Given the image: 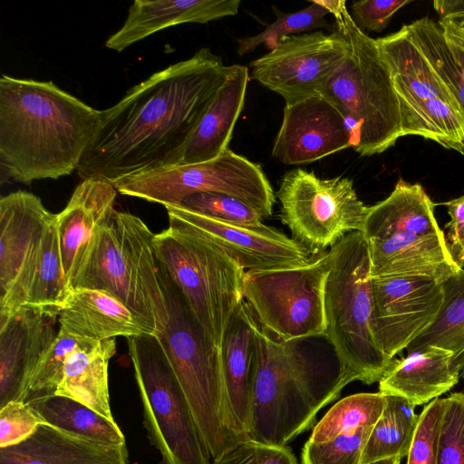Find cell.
Instances as JSON below:
<instances>
[{
	"label": "cell",
	"mask_w": 464,
	"mask_h": 464,
	"mask_svg": "<svg viewBox=\"0 0 464 464\" xmlns=\"http://www.w3.org/2000/svg\"><path fill=\"white\" fill-rule=\"evenodd\" d=\"M232 67L204 47L134 85L102 111L78 176L113 183L179 165L188 140Z\"/></svg>",
	"instance_id": "cell-1"
},
{
	"label": "cell",
	"mask_w": 464,
	"mask_h": 464,
	"mask_svg": "<svg viewBox=\"0 0 464 464\" xmlns=\"http://www.w3.org/2000/svg\"><path fill=\"white\" fill-rule=\"evenodd\" d=\"M102 121L52 81L0 78L1 181L29 185L76 170Z\"/></svg>",
	"instance_id": "cell-2"
},
{
	"label": "cell",
	"mask_w": 464,
	"mask_h": 464,
	"mask_svg": "<svg viewBox=\"0 0 464 464\" xmlns=\"http://www.w3.org/2000/svg\"><path fill=\"white\" fill-rule=\"evenodd\" d=\"M303 341L278 339L256 322L249 439L287 445L350 383L336 355L304 348Z\"/></svg>",
	"instance_id": "cell-3"
},
{
	"label": "cell",
	"mask_w": 464,
	"mask_h": 464,
	"mask_svg": "<svg viewBox=\"0 0 464 464\" xmlns=\"http://www.w3.org/2000/svg\"><path fill=\"white\" fill-rule=\"evenodd\" d=\"M158 277L164 297V311L159 315L155 336L214 459L247 440L237 431L230 411L221 351L207 335L159 261Z\"/></svg>",
	"instance_id": "cell-4"
},
{
	"label": "cell",
	"mask_w": 464,
	"mask_h": 464,
	"mask_svg": "<svg viewBox=\"0 0 464 464\" xmlns=\"http://www.w3.org/2000/svg\"><path fill=\"white\" fill-rule=\"evenodd\" d=\"M334 18L348 53L320 95L343 116L351 147L362 156L380 154L401 136V114L389 67L376 39L354 24L343 0H315Z\"/></svg>",
	"instance_id": "cell-5"
},
{
	"label": "cell",
	"mask_w": 464,
	"mask_h": 464,
	"mask_svg": "<svg viewBox=\"0 0 464 464\" xmlns=\"http://www.w3.org/2000/svg\"><path fill=\"white\" fill-rule=\"evenodd\" d=\"M329 256L325 337L350 382H379L396 359L378 347L372 331L371 261L362 232L346 235L330 248Z\"/></svg>",
	"instance_id": "cell-6"
},
{
	"label": "cell",
	"mask_w": 464,
	"mask_h": 464,
	"mask_svg": "<svg viewBox=\"0 0 464 464\" xmlns=\"http://www.w3.org/2000/svg\"><path fill=\"white\" fill-rule=\"evenodd\" d=\"M153 246L194 316L220 348L229 321L244 300L245 270L218 247L173 224L154 234Z\"/></svg>",
	"instance_id": "cell-7"
},
{
	"label": "cell",
	"mask_w": 464,
	"mask_h": 464,
	"mask_svg": "<svg viewBox=\"0 0 464 464\" xmlns=\"http://www.w3.org/2000/svg\"><path fill=\"white\" fill-rule=\"evenodd\" d=\"M143 411V423L163 464H211L193 413L153 334L127 337Z\"/></svg>",
	"instance_id": "cell-8"
},
{
	"label": "cell",
	"mask_w": 464,
	"mask_h": 464,
	"mask_svg": "<svg viewBox=\"0 0 464 464\" xmlns=\"http://www.w3.org/2000/svg\"><path fill=\"white\" fill-rule=\"evenodd\" d=\"M329 251L292 266L245 271L244 300L259 324L283 341L325 336Z\"/></svg>",
	"instance_id": "cell-9"
},
{
	"label": "cell",
	"mask_w": 464,
	"mask_h": 464,
	"mask_svg": "<svg viewBox=\"0 0 464 464\" xmlns=\"http://www.w3.org/2000/svg\"><path fill=\"white\" fill-rule=\"evenodd\" d=\"M118 193L166 206L187 197L214 192L234 197L264 218L273 212L276 196L261 166L229 148L208 161L140 172L112 183Z\"/></svg>",
	"instance_id": "cell-10"
},
{
	"label": "cell",
	"mask_w": 464,
	"mask_h": 464,
	"mask_svg": "<svg viewBox=\"0 0 464 464\" xmlns=\"http://www.w3.org/2000/svg\"><path fill=\"white\" fill-rule=\"evenodd\" d=\"M277 197L283 224L312 256L362 231L370 208L358 198L352 179H322L300 168L283 176Z\"/></svg>",
	"instance_id": "cell-11"
},
{
	"label": "cell",
	"mask_w": 464,
	"mask_h": 464,
	"mask_svg": "<svg viewBox=\"0 0 464 464\" xmlns=\"http://www.w3.org/2000/svg\"><path fill=\"white\" fill-rule=\"evenodd\" d=\"M149 229L138 216L115 209L102 225L72 290L97 289L114 295L155 335L157 320L141 277V246Z\"/></svg>",
	"instance_id": "cell-12"
},
{
	"label": "cell",
	"mask_w": 464,
	"mask_h": 464,
	"mask_svg": "<svg viewBox=\"0 0 464 464\" xmlns=\"http://www.w3.org/2000/svg\"><path fill=\"white\" fill-rule=\"evenodd\" d=\"M347 53L346 40L334 29L294 34L251 62L249 77L294 103L320 94Z\"/></svg>",
	"instance_id": "cell-13"
},
{
	"label": "cell",
	"mask_w": 464,
	"mask_h": 464,
	"mask_svg": "<svg viewBox=\"0 0 464 464\" xmlns=\"http://www.w3.org/2000/svg\"><path fill=\"white\" fill-rule=\"evenodd\" d=\"M56 214L36 195L17 190L0 198V317L24 306Z\"/></svg>",
	"instance_id": "cell-14"
},
{
	"label": "cell",
	"mask_w": 464,
	"mask_h": 464,
	"mask_svg": "<svg viewBox=\"0 0 464 464\" xmlns=\"http://www.w3.org/2000/svg\"><path fill=\"white\" fill-rule=\"evenodd\" d=\"M372 295L374 340L394 359L434 322L444 301V289L442 283L426 277H375Z\"/></svg>",
	"instance_id": "cell-15"
},
{
	"label": "cell",
	"mask_w": 464,
	"mask_h": 464,
	"mask_svg": "<svg viewBox=\"0 0 464 464\" xmlns=\"http://www.w3.org/2000/svg\"><path fill=\"white\" fill-rule=\"evenodd\" d=\"M169 224L218 247L245 271L292 266L313 256L295 239L263 224L250 227L208 218L179 206H166Z\"/></svg>",
	"instance_id": "cell-16"
},
{
	"label": "cell",
	"mask_w": 464,
	"mask_h": 464,
	"mask_svg": "<svg viewBox=\"0 0 464 464\" xmlns=\"http://www.w3.org/2000/svg\"><path fill=\"white\" fill-rule=\"evenodd\" d=\"M351 147L340 112L322 95L285 104L272 156L286 165L307 164Z\"/></svg>",
	"instance_id": "cell-17"
},
{
	"label": "cell",
	"mask_w": 464,
	"mask_h": 464,
	"mask_svg": "<svg viewBox=\"0 0 464 464\" xmlns=\"http://www.w3.org/2000/svg\"><path fill=\"white\" fill-rule=\"evenodd\" d=\"M60 311L25 304L0 317V407L17 400L58 332Z\"/></svg>",
	"instance_id": "cell-18"
},
{
	"label": "cell",
	"mask_w": 464,
	"mask_h": 464,
	"mask_svg": "<svg viewBox=\"0 0 464 464\" xmlns=\"http://www.w3.org/2000/svg\"><path fill=\"white\" fill-rule=\"evenodd\" d=\"M117 193L111 182L97 179L82 180L65 208L56 214L62 262L72 288L102 225L115 210Z\"/></svg>",
	"instance_id": "cell-19"
},
{
	"label": "cell",
	"mask_w": 464,
	"mask_h": 464,
	"mask_svg": "<svg viewBox=\"0 0 464 464\" xmlns=\"http://www.w3.org/2000/svg\"><path fill=\"white\" fill-rule=\"evenodd\" d=\"M366 242L371 278L414 276L443 283L462 269L452 256L445 235L399 234Z\"/></svg>",
	"instance_id": "cell-20"
},
{
	"label": "cell",
	"mask_w": 464,
	"mask_h": 464,
	"mask_svg": "<svg viewBox=\"0 0 464 464\" xmlns=\"http://www.w3.org/2000/svg\"><path fill=\"white\" fill-rule=\"evenodd\" d=\"M240 0H135L122 26L105 42L108 49L121 52L168 27L207 24L238 13Z\"/></svg>",
	"instance_id": "cell-21"
},
{
	"label": "cell",
	"mask_w": 464,
	"mask_h": 464,
	"mask_svg": "<svg viewBox=\"0 0 464 464\" xmlns=\"http://www.w3.org/2000/svg\"><path fill=\"white\" fill-rule=\"evenodd\" d=\"M376 41L392 75L401 117L432 99L442 100L461 112L450 91L414 43L408 24Z\"/></svg>",
	"instance_id": "cell-22"
},
{
	"label": "cell",
	"mask_w": 464,
	"mask_h": 464,
	"mask_svg": "<svg viewBox=\"0 0 464 464\" xmlns=\"http://www.w3.org/2000/svg\"><path fill=\"white\" fill-rule=\"evenodd\" d=\"M0 464H128L126 445H111L41 424L18 445L0 448Z\"/></svg>",
	"instance_id": "cell-23"
},
{
	"label": "cell",
	"mask_w": 464,
	"mask_h": 464,
	"mask_svg": "<svg viewBox=\"0 0 464 464\" xmlns=\"http://www.w3.org/2000/svg\"><path fill=\"white\" fill-rule=\"evenodd\" d=\"M453 353L437 345L407 351L379 382V392L396 395L418 406L450 391L460 377L453 363Z\"/></svg>",
	"instance_id": "cell-24"
},
{
	"label": "cell",
	"mask_w": 464,
	"mask_h": 464,
	"mask_svg": "<svg viewBox=\"0 0 464 464\" xmlns=\"http://www.w3.org/2000/svg\"><path fill=\"white\" fill-rule=\"evenodd\" d=\"M58 323L69 334L95 342L151 334L122 302L97 289H73Z\"/></svg>",
	"instance_id": "cell-25"
},
{
	"label": "cell",
	"mask_w": 464,
	"mask_h": 464,
	"mask_svg": "<svg viewBox=\"0 0 464 464\" xmlns=\"http://www.w3.org/2000/svg\"><path fill=\"white\" fill-rule=\"evenodd\" d=\"M249 69L233 64L188 140L181 163L196 164L218 158L230 142L236 122L243 111Z\"/></svg>",
	"instance_id": "cell-26"
},
{
	"label": "cell",
	"mask_w": 464,
	"mask_h": 464,
	"mask_svg": "<svg viewBox=\"0 0 464 464\" xmlns=\"http://www.w3.org/2000/svg\"><path fill=\"white\" fill-rule=\"evenodd\" d=\"M257 320L247 303L237 307L220 346L227 396L237 431L249 439L254 331Z\"/></svg>",
	"instance_id": "cell-27"
},
{
	"label": "cell",
	"mask_w": 464,
	"mask_h": 464,
	"mask_svg": "<svg viewBox=\"0 0 464 464\" xmlns=\"http://www.w3.org/2000/svg\"><path fill=\"white\" fill-rule=\"evenodd\" d=\"M434 208L421 185L400 179L385 199L370 207L362 232L366 240L399 234L444 235Z\"/></svg>",
	"instance_id": "cell-28"
},
{
	"label": "cell",
	"mask_w": 464,
	"mask_h": 464,
	"mask_svg": "<svg viewBox=\"0 0 464 464\" xmlns=\"http://www.w3.org/2000/svg\"><path fill=\"white\" fill-rule=\"evenodd\" d=\"M116 353L115 338L72 352L64 365L55 395L81 402L111 421L108 368Z\"/></svg>",
	"instance_id": "cell-29"
},
{
	"label": "cell",
	"mask_w": 464,
	"mask_h": 464,
	"mask_svg": "<svg viewBox=\"0 0 464 464\" xmlns=\"http://www.w3.org/2000/svg\"><path fill=\"white\" fill-rule=\"evenodd\" d=\"M43 423L102 443L126 445L116 421L72 399L53 395L27 403Z\"/></svg>",
	"instance_id": "cell-30"
},
{
	"label": "cell",
	"mask_w": 464,
	"mask_h": 464,
	"mask_svg": "<svg viewBox=\"0 0 464 464\" xmlns=\"http://www.w3.org/2000/svg\"><path fill=\"white\" fill-rule=\"evenodd\" d=\"M415 407L402 397L385 395L383 411L363 448L361 464L407 456L420 417Z\"/></svg>",
	"instance_id": "cell-31"
},
{
	"label": "cell",
	"mask_w": 464,
	"mask_h": 464,
	"mask_svg": "<svg viewBox=\"0 0 464 464\" xmlns=\"http://www.w3.org/2000/svg\"><path fill=\"white\" fill-rule=\"evenodd\" d=\"M409 135L464 155V115L442 100H429L401 117V136Z\"/></svg>",
	"instance_id": "cell-32"
},
{
	"label": "cell",
	"mask_w": 464,
	"mask_h": 464,
	"mask_svg": "<svg viewBox=\"0 0 464 464\" xmlns=\"http://www.w3.org/2000/svg\"><path fill=\"white\" fill-rule=\"evenodd\" d=\"M444 301L434 322L413 340L406 351L437 345L453 353L452 361L464 353V268L442 283Z\"/></svg>",
	"instance_id": "cell-33"
},
{
	"label": "cell",
	"mask_w": 464,
	"mask_h": 464,
	"mask_svg": "<svg viewBox=\"0 0 464 464\" xmlns=\"http://www.w3.org/2000/svg\"><path fill=\"white\" fill-rule=\"evenodd\" d=\"M55 219L56 216L44 235L25 304L61 311L72 288L64 273Z\"/></svg>",
	"instance_id": "cell-34"
},
{
	"label": "cell",
	"mask_w": 464,
	"mask_h": 464,
	"mask_svg": "<svg viewBox=\"0 0 464 464\" xmlns=\"http://www.w3.org/2000/svg\"><path fill=\"white\" fill-rule=\"evenodd\" d=\"M385 405V395L356 393L335 403L315 425L309 440L325 442L353 432L362 427L374 426Z\"/></svg>",
	"instance_id": "cell-35"
},
{
	"label": "cell",
	"mask_w": 464,
	"mask_h": 464,
	"mask_svg": "<svg viewBox=\"0 0 464 464\" xmlns=\"http://www.w3.org/2000/svg\"><path fill=\"white\" fill-rule=\"evenodd\" d=\"M408 27L414 43L450 91L464 115V72L450 50L439 22L424 16Z\"/></svg>",
	"instance_id": "cell-36"
},
{
	"label": "cell",
	"mask_w": 464,
	"mask_h": 464,
	"mask_svg": "<svg viewBox=\"0 0 464 464\" xmlns=\"http://www.w3.org/2000/svg\"><path fill=\"white\" fill-rule=\"evenodd\" d=\"M310 3L309 6L292 13L283 12L273 5L276 20L266 24V27L257 34L237 38V54L250 53L261 44L271 51L278 45L284 37L305 34V32L315 29H332L333 31L334 25H331L325 18V15L329 14L328 10L315 0L310 1Z\"/></svg>",
	"instance_id": "cell-37"
},
{
	"label": "cell",
	"mask_w": 464,
	"mask_h": 464,
	"mask_svg": "<svg viewBox=\"0 0 464 464\" xmlns=\"http://www.w3.org/2000/svg\"><path fill=\"white\" fill-rule=\"evenodd\" d=\"M95 343L97 342L69 334L59 327L53 344L34 370L17 400L28 403L55 395L69 355Z\"/></svg>",
	"instance_id": "cell-38"
},
{
	"label": "cell",
	"mask_w": 464,
	"mask_h": 464,
	"mask_svg": "<svg viewBox=\"0 0 464 464\" xmlns=\"http://www.w3.org/2000/svg\"><path fill=\"white\" fill-rule=\"evenodd\" d=\"M179 207L189 211L235 225L256 227L264 217L254 208L231 196L200 192L185 198Z\"/></svg>",
	"instance_id": "cell-39"
},
{
	"label": "cell",
	"mask_w": 464,
	"mask_h": 464,
	"mask_svg": "<svg viewBox=\"0 0 464 464\" xmlns=\"http://www.w3.org/2000/svg\"><path fill=\"white\" fill-rule=\"evenodd\" d=\"M373 426L340 435L325 442L307 440L301 455L302 464H361V457Z\"/></svg>",
	"instance_id": "cell-40"
},
{
	"label": "cell",
	"mask_w": 464,
	"mask_h": 464,
	"mask_svg": "<svg viewBox=\"0 0 464 464\" xmlns=\"http://www.w3.org/2000/svg\"><path fill=\"white\" fill-rule=\"evenodd\" d=\"M445 406V398H437L424 407L406 456V464H438L439 438Z\"/></svg>",
	"instance_id": "cell-41"
},
{
	"label": "cell",
	"mask_w": 464,
	"mask_h": 464,
	"mask_svg": "<svg viewBox=\"0 0 464 464\" xmlns=\"http://www.w3.org/2000/svg\"><path fill=\"white\" fill-rule=\"evenodd\" d=\"M439 447L438 464H464V392L445 398Z\"/></svg>",
	"instance_id": "cell-42"
},
{
	"label": "cell",
	"mask_w": 464,
	"mask_h": 464,
	"mask_svg": "<svg viewBox=\"0 0 464 464\" xmlns=\"http://www.w3.org/2000/svg\"><path fill=\"white\" fill-rule=\"evenodd\" d=\"M211 464H298L292 450L254 440L238 442Z\"/></svg>",
	"instance_id": "cell-43"
},
{
	"label": "cell",
	"mask_w": 464,
	"mask_h": 464,
	"mask_svg": "<svg viewBox=\"0 0 464 464\" xmlns=\"http://www.w3.org/2000/svg\"><path fill=\"white\" fill-rule=\"evenodd\" d=\"M41 424L42 420L27 403L18 400L6 402L0 407V448L20 444Z\"/></svg>",
	"instance_id": "cell-44"
},
{
	"label": "cell",
	"mask_w": 464,
	"mask_h": 464,
	"mask_svg": "<svg viewBox=\"0 0 464 464\" xmlns=\"http://www.w3.org/2000/svg\"><path fill=\"white\" fill-rule=\"evenodd\" d=\"M411 0H363L353 1L351 17L362 32L380 33L389 24L394 14Z\"/></svg>",
	"instance_id": "cell-45"
},
{
	"label": "cell",
	"mask_w": 464,
	"mask_h": 464,
	"mask_svg": "<svg viewBox=\"0 0 464 464\" xmlns=\"http://www.w3.org/2000/svg\"><path fill=\"white\" fill-rule=\"evenodd\" d=\"M450 220L448 229L449 249L460 267L464 266V195L443 203Z\"/></svg>",
	"instance_id": "cell-46"
},
{
	"label": "cell",
	"mask_w": 464,
	"mask_h": 464,
	"mask_svg": "<svg viewBox=\"0 0 464 464\" xmlns=\"http://www.w3.org/2000/svg\"><path fill=\"white\" fill-rule=\"evenodd\" d=\"M439 24L450 50L464 72V27L445 20H440Z\"/></svg>",
	"instance_id": "cell-47"
},
{
	"label": "cell",
	"mask_w": 464,
	"mask_h": 464,
	"mask_svg": "<svg viewBox=\"0 0 464 464\" xmlns=\"http://www.w3.org/2000/svg\"><path fill=\"white\" fill-rule=\"evenodd\" d=\"M433 7L440 20L450 21L459 27H464V0H436L433 2Z\"/></svg>",
	"instance_id": "cell-48"
},
{
	"label": "cell",
	"mask_w": 464,
	"mask_h": 464,
	"mask_svg": "<svg viewBox=\"0 0 464 464\" xmlns=\"http://www.w3.org/2000/svg\"><path fill=\"white\" fill-rule=\"evenodd\" d=\"M453 363L459 368L460 372V377L464 380V353L458 358Z\"/></svg>",
	"instance_id": "cell-49"
},
{
	"label": "cell",
	"mask_w": 464,
	"mask_h": 464,
	"mask_svg": "<svg viewBox=\"0 0 464 464\" xmlns=\"http://www.w3.org/2000/svg\"><path fill=\"white\" fill-rule=\"evenodd\" d=\"M400 462H401L400 458H390V459H385L378 460L375 462H372L369 464H400Z\"/></svg>",
	"instance_id": "cell-50"
}]
</instances>
